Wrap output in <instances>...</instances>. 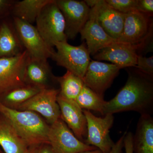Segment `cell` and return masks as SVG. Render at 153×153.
<instances>
[{
  "mask_svg": "<svg viewBox=\"0 0 153 153\" xmlns=\"http://www.w3.org/2000/svg\"><path fill=\"white\" fill-rule=\"evenodd\" d=\"M0 153H5L4 152V151H3V150L1 149V147H0Z\"/></svg>",
  "mask_w": 153,
  "mask_h": 153,
  "instance_id": "34",
  "label": "cell"
},
{
  "mask_svg": "<svg viewBox=\"0 0 153 153\" xmlns=\"http://www.w3.org/2000/svg\"><path fill=\"white\" fill-rule=\"evenodd\" d=\"M152 17L138 11L125 14L123 31L117 42L137 45L139 51L153 49Z\"/></svg>",
  "mask_w": 153,
  "mask_h": 153,
  "instance_id": "3",
  "label": "cell"
},
{
  "mask_svg": "<svg viewBox=\"0 0 153 153\" xmlns=\"http://www.w3.org/2000/svg\"><path fill=\"white\" fill-rule=\"evenodd\" d=\"M52 59L57 66H62L80 78H83L91 61L90 55L85 43L78 46L70 45L67 41L58 42Z\"/></svg>",
  "mask_w": 153,
  "mask_h": 153,
  "instance_id": "5",
  "label": "cell"
},
{
  "mask_svg": "<svg viewBox=\"0 0 153 153\" xmlns=\"http://www.w3.org/2000/svg\"><path fill=\"white\" fill-rule=\"evenodd\" d=\"M135 68L145 74L153 76V56L147 57L138 55Z\"/></svg>",
  "mask_w": 153,
  "mask_h": 153,
  "instance_id": "26",
  "label": "cell"
},
{
  "mask_svg": "<svg viewBox=\"0 0 153 153\" xmlns=\"http://www.w3.org/2000/svg\"><path fill=\"white\" fill-rule=\"evenodd\" d=\"M60 89L45 88L21 105L18 110L30 111L42 116L49 125L60 118L61 113L57 97Z\"/></svg>",
  "mask_w": 153,
  "mask_h": 153,
  "instance_id": "9",
  "label": "cell"
},
{
  "mask_svg": "<svg viewBox=\"0 0 153 153\" xmlns=\"http://www.w3.org/2000/svg\"><path fill=\"white\" fill-rule=\"evenodd\" d=\"M139 50L137 45L116 42L98 51L94 58L106 60L121 68L135 67Z\"/></svg>",
  "mask_w": 153,
  "mask_h": 153,
  "instance_id": "13",
  "label": "cell"
},
{
  "mask_svg": "<svg viewBox=\"0 0 153 153\" xmlns=\"http://www.w3.org/2000/svg\"><path fill=\"white\" fill-rule=\"evenodd\" d=\"M52 81L57 82V77L52 74L48 61L32 59L30 57L25 67V84L43 89L50 88L49 85Z\"/></svg>",
  "mask_w": 153,
  "mask_h": 153,
  "instance_id": "17",
  "label": "cell"
},
{
  "mask_svg": "<svg viewBox=\"0 0 153 153\" xmlns=\"http://www.w3.org/2000/svg\"><path fill=\"white\" fill-rule=\"evenodd\" d=\"M36 23V29L49 47L53 48L56 43L67 41L64 17L56 0H51L44 6Z\"/></svg>",
  "mask_w": 153,
  "mask_h": 153,
  "instance_id": "4",
  "label": "cell"
},
{
  "mask_svg": "<svg viewBox=\"0 0 153 153\" xmlns=\"http://www.w3.org/2000/svg\"><path fill=\"white\" fill-rule=\"evenodd\" d=\"M48 137L55 153H79L97 149L77 138L61 118L50 125Z\"/></svg>",
  "mask_w": 153,
  "mask_h": 153,
  "instance_id": "8",
  "label": "cell"
},
{
  "mask_svg": "<svg viewBox=\"0 0 153 153\" xmlns=\"http://www.w3.org/2000/svg\"><path fill=\"white\" fill-rule=\"evenodd\" d=\"M79 153H102L101 151L98 149L94 150L87 151V152H82Z\"/></svg>",
  "mask_w": 153,
  "mask_h": 153,
  "instance_id": "33",
  "label": "cell"
},
{
  "mask_svg": "<svg viewBox=\"0 0 153 153\" xmlns=\"http://www.w3.org/2000/svg\"><path fill=\"white\" fill-rule=\"evenodd\" d=\"M13 21L20 41L30 58L47 60L52 58L55 50L46 44L36 27L14 17Z\"/></svg>",
  "mask_w": 153,
  "mask_h": 153,
  "instance_id": "7",
  "label": "cell"
},
{
  "mask_svg": "<svg viewBox=\"0 0 153 153\" xmlns=\"http://www.w3.org/2000/svg\"><path fill=\"white\" fill-rule=\"evenodd\" d=\"M28 146L8 119L0 114V147L5 153H25Z\"/></svg>",
  "mask_w": 153,
  "mask_h": 153,
  "instance_id": "19",
  "label": "cell"
},
{
  "mask_svg": "<svg viewBox=\"0 0 153 153\" xmlns=\"http://www.w3.org/2000/svg\"><path fill=\"white\" fill-rule=\"evenodd\" d=\"M99 1L100 0H85L84 1L86 4L91 9L95 7L98 4Z\"/></svg>",
  "mask_w": 153,
  "mask_h": 153,
  "instance_id": "32",
  "label": "cell"
},
{
  "mask_svg": "<svg viewBox=\"0 0 153 153\" xmlns=\"http://www.w3.org/2000/svg\"><path fill=\"white\" fill-rule=\"evenodd\" d=\"M25 153H55L49 143H41L28 147Z\"/></svg>",
  "mask_w": 153,
  "mask_h": 153,
  "instance_id": "27",
  "label": "cell"
},
{
  "mask_svg": "<svg viewBox=\"0 0 153 153\" xmlns=\"http://www.w3.org/2000/svg\"><path fill=\"white\" fill-rule=\"evenodd\" d=\"M135 153H153V118L150 115L140 116L133 135Z\"/></svg>",
  "mask_w": 153,
  "mask_h": 153,
  "instance_id": "20",
  "label": "cell"
},
{
  "mask_svg": "<svg viewBox=\"0 0 153 153\" xmlns=\"http://www.w3.org/2000/svg\"><path fill=\"white\" fill-rule=\"evenodd\" d=\"M56 2L64 17L66 38L74 40L88 20L90 8L84 1L56 0Z\"/></svg>",
  "mask_w": 153,
  "mask_h": 153,
  "instance_id": "12",
  "label": "cell"
},
{
  "mask_svg": "<svg viewBox=\"0 0 153 153\" xmlns=\"http://www.w3.org/2000/svg\"><path fill=\"white\" fill-rule=\"evenodd\" d=\"M79 33L81 40L86 42L89 54L93 56L100 50L117 42L100 25L94 7L90 9L88 20Z\"/></svg>",
  "mask_w": 153,
  "mask_h": 153,
  "instance_id": "14",
  "label": "cell"
},
{
  "mask_svg": "<svg viewBox=\"0 0 153 153\" xmlns=\"http://www.w3.org/2000/svg\"><path fill=\"white\" fill-rule=\"evenodd\" d=\"M42 89L33 85L25 84L0 94V103L6 107L16 110L21 105Z\"/></svg>",
  "mask_w": 153,
  "mask_h": 153,
  "instance_id": "21",
  "label": "cell"
},
{
  "mask_svg": "<svg viewBox=\"0 0 153 153\" xmlns=\"http://www.w3.org/2000/svg\"><path fill=\"white\" fill-rule=\"evenodd\" d=\"M94 7L100 25L108 36L117 41L123 31L125 14L116 10L105 0H100Z\"/></svg>",
  "mask_w": 153,
  "mask_h": 153,
  "instance_id": "16",
  "label": "cell"
},
{
  "mask_svg": "<svg viewBox=\"0 0 153 153\" xmlns=\"http://www.w3.org/2000/svg\"><path fill=\"white\" fill-rule=\"evenodd\" d=\"M29 58L25 50L14 57L0 58V94L26 84L24 76Z\"/></svg>",
  "mask_w": 153,
  "mask_h": 153,
  "instance_id": "10",
  "label": "cell"
},
{
  "mask_svg": "<svg viewBox=\"0 0 153 153\" xmlns=\"http://www.w3.org/2000/svg\"><path fill=\"white\" fill-rule=\"evenodd\" d=\"M0 114L10 122L28 146L49 143L50 125L40 114L30 111L11 109L0 103Z\"/></svg>",
  "mask_w": 153,
  "mask_h": 153,
  "instance_id": "2",
  "label": "cell"
},
{
  "mask_svg": "<svg viewBox=\"0 0 153 153\" xmlns=\"http://www.w3.org/2000/svg\"><path fill=\"white\" fill-rule=\"evenodd\" d=\"M138 11L150 16H152L153 0H138Z\"/></svg>",
  "mask_w": 153,
  "mask_h": 153,
  "instance_id": "28",
  "label": "cell"
},
{
  "mask_svg": "<svg viewBox=\"0 0 153 153\" xmlns=\"http://www.w3.org/2000/svg\"><path fill=\"white\" fill-rule=\"evenodd\" d=\"M87 121V137L84 143L95 147L102 153H108L115 143L110 137V130L114 122L113 114L95 116L90 111L83 110Z\"/></svg>",
  "mask_w": 153,
  "mask_h": 153,
  "instance_id": "6",
  "label": "cell"
},
{
  "mask_svg": "<svg viewBox=\"0 0 153 153\" xmlns=\"http://www.w3.org/2000/svg\"><path fill=\"white\" fill-rule=\"evenodd\" d=\"M0 21H1V20H0Z\"/></svg>",
  "mask_w": 153,
  "mask_h": 153,
  "instance_id": "35",
  "label": "cell"
},
{
  "mask_svg": "<svg viewBox=\"0 0 153 153\" xmlns=\"http://www.w3.org/2000/svg\"><path fill=\"white\" fill-rule=\"evenodd\" d=\"M126 132V131L124 133L116 143H115L111 150L108 153H123V149L124 148V139Z\"/></svg>",
  "mask_w": 153,
  "mask_h": 153,
  "instance_id": "31",
  "label": "cell"
},
{
  "mask_svg": "<svg viewBox=\"0 0 153 153\" xmlns=\"http://www.w3.org/2000/svg\"><path fill=\"white\" fill-rule=\"evenodd\" d=\"M57 80L60 86L59 94L74 101L84 85L82 78L68 71L63 76L57 77Z\"/></svg>",
  "mask_w": 153,
  "mask_h": 153,
  "instance_id": "23",
  "label": "cell"
},
{
  "mask_svg": "<svg viewBox=\"0 0 153 153\" xmlns=\"http://www.w3.org/2000/svg\"><path fill=\"white\" fill-rule=\"evenodd\" d=\"M105 1L113 8L122 13L138 11V0H105Z\"/></svg>",
  "mask_w": 153,
  "mask_h": 153,
  "instance_id": "25",
  "label": "cell"
},
{
  "mask_svg": "<svg viewBox=\"0 0 153 153\" xmlns=\"http://www.w3.org/2000/svg\"><path fill=\"white\" fill-rule=\"evenodd\" d=\"M121 68L112 63L91 60L82 78L84 85L102 98L110 87Z\"/></svg>",
  "mask_w": 153,
  "mask_h": 153,
  "instance_id": "11",
  "label": "cell"
},
{
  "mask_svg": "<svg viewBox=\"0 0 153 153\" xmlns=\"http://www.w3.org/2000/svg\"><path fill=\"white\" fill-rule=\"evenodd\" d=\"M25 50L13 21H0V58L14 57Z\"/></svg>",
  "mask_w": 153,
  "mask_h": 153,
  "instance_id": "18",
  "label": "cell"
},
{
  "mask_svg": "<svg viewBox=\"0 0 153 153\" xmlns=\"http://www.w3.org/2000/svg\"><path fill=\"white\" fill-rule=\"evenodd\" d=\"M125 85L105 104L102 115L127 111L152 115L153 111V76L130 67Z\"/></svg>",
  "mask_w": 153,
  "mask_h": 153,
  "instance_id": "1",
  "label": "cell"
},
{
  "mask_svg": "<svg viewBox=\"0 0 153 153\" xmlns=\"http://www.w3.org/2000/svg\"><path fill=\"white\" fill-rule=\"evenodd\" d=\"M15 2L9 0H0V20L11 11Z\"/></svg>",
  "mask_w": 153,
  "mask_h": 153,
  "instance_id": "29",
  "label": "cell"
},
{
  "mask_svg": "<svg viewBox=\"0 0 153 153\" xmlns=\"http://www.w3.org/2000/svg\"><path fill=\"white\" fill-rule=\"evenodd\" d=\"M75 102L82 110H93L102 114L106 101L85 85Z\"/></svg>",
  "mask_w": 153,
  "mask_h": 153,
  "instance_id": "24",
  "label": "cell"
},
{
  "mask_svg": "<svg viewBox=\"0 0 153 153\" xmlns=\"http://www.w3.org/2000/svg\"><path fill=\"white\" fill-rule=\"evenodd\" d=\"M51 0H23L15 2L11 9L13 17L32 24L41 10Z\"/></svg>",
  "mask_w": 153,
  "mask_h": 153,
  "instance_id": "22",
  "label": "cell"
},
{
  "mask_svg": "<svg viewBox=\"0 0 153 153\" xmlns=\"http://www.w3.org/2000/svg\"><path fill=\"white\" fill-rule=\"evenodd\" d=\"M133 134L131 132L126 131L124 139V148L126 153H134Z\"/></svg>",
  "mask_w": 153,
  "mask_h": 153,
  "instance_id": "30",
  "label": "cell"
},
{
  "mask_svg": "<svg viewBox=\"0 0 153 153\" xmlns=\"http://www.w3.org/2000/svg\"><path fill=\"white\" fill-rule=\"evenodd\" d=\"M60 118L77 138L84 143L87 137V121L83 110L75 101L64 98L60 94L57 97Z\"/></svg>",
  "mask_w": 153,
  "mask_h": 153,
  "instance_id": "15",
  "label": "cell"
}]
</instances>
